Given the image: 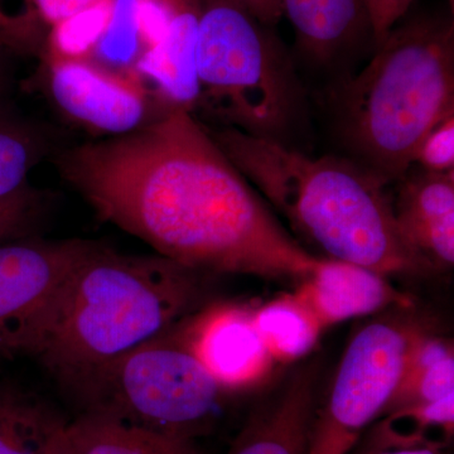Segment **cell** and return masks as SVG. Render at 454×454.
Here are the masks:
<instances>
[{
  "label": "cell",
  "mask_w": 454,
  "mask_h": 454,
  "mask_svg": "<svg viewBox=\"0 0 454 454\" xmlns=\"http://www.w3.org/2000/svg\"><path fill=\"white\" fill-rule=\"evenodd\" d=\"M55 164L101 219L186 267L301 282L318 262L184 107Z\"/></svg>",
  "instance_id": "obj_1"
},
{
  "label": "cell",
  "mask_w": 454,
  "mask_h": 454,
  "mask_svg": "<svg viewBox=\"0 0 454 454\" xmlns=\"http://www.w3.org/2000/svg\"><path fill=\"white\" fill-rule=\"evenodd\" d=\"M206 128L262 200L328 259L385 277L433 271L400 234L389 184L372 169L333 155L309 157L232 128Z\"/></svg>",
  "instance_id": "obj_2"
},
{
  "label": "cell",
  "mask_w": 454,
  "mask_h": 454,
  "mask_svg": "<svg viewBox=\"0 0 454 454\" xmlns=\"http://www.w3.org/2000/svg\"><path fill=\"white\" fill-rule=\"evenodd\" d=\"M212 276L95 243L68 278L33 357L57 380L121 357L207 304Z\"/></svg>",
  "instance_id": "obj_3"
},
{
  "label": "cell",
  "mask_w": 454,
  "mask_h": 454,
  "mask_svg": "<svg viewBox=\"0 0 454 454\" xmlns=\"http://www.w3.org/2000/svg\"><path fill=\"white\" fill-rule=\"evenodd\" d=\"M340 91L339 131L358 163L387 184L413 167L433 127L454 114V28L441 18L395 27Z\"/></svg>",
  "instance_id": "obj_4"
},
{
  "label": "cell",
  "mask_w": 454,
  "mask_h": 454,
  "mask_svg": "<svg viewBox=\"0 0 454 454\" xmlns=\"http://www.w3.org/2000/svg\"><path fill=\"white\" fill-rule=\"evenodd\" d=\"M196 107L220 127L288 145L303 90L288 53L238 0H199Z\"/></svg>",
  "instance_id": "obj_5"
},
{
  "label": "cell",
  "mask_w": 454,
  "mask_h": 454,
  "mask_svg": "<svg viewBox=\"0 0 454 454\" xmlns=\"http://www.w3.org/2000/svg\"><path fill=\"white\" fill-rule=\"evenodd\" d=\"M59 381L83 413L188 439L212 428L229 397L172 331Z\"/></svg>",
  "instance_id": "obj_6"
},
{
  "label": "cell",
  "mask_w": 454,
  "mask_h": 454,
  "mask_svg": "<svg viewBox=\"0 0 454 454\" xmlns=\"http://www.w3.org/2000/svg\"><path fill=\"white\" fill-rule=\"evenodd\" d=\"M428 322L414 307L393 309L363 325L346 346L330 393L316 409L309 454H348L384 414Z\"/></svg>",
  "instance_id": "obj_7"
},
{
  "label": "cell",
  "mask_w": 454,
  "mask_h": 454,
  "mask_svg": "<svg viewBox=\"0 0 454 454\" xmlns=\"http://www.w3.org/2000/svg\"><path fill=\"white\" fill-rule=\"evenodd\" d=\"M95 241L0 244V360L35 356L68 278Z\"/></svg>",
  "instance_id": "obj_8"
},
{
  "label": "cell",
  "mask_w": 454,
  "mask_h": 454,
  "mask_svg": "<svg viewBox=\"0 0 454 454\" xmlns=\"http://www.w3.org/2000/svg\"><path fill=\"white\" fill-rule=\"evenodd\" d=\"M44 62L50 97L71 121L92 133L114 137L145 125L151 98L136 70L50 51L44 52Z\"/></svg>",
  "instance_id": "obj_9"
},
{
  "label": "cell",
  "mask_w": 454,
  "mask_h": 454,
  "mask_svg": "<svg viewBox=\"0 0 454 454\" xmlns=\"http://www.w3.org/2000/svg\"><path fill=\"white\" fill-rule=\"evenodd\" d=\"M170 331L229 396L256 389L276 369L247 304L210 301Z\"/></svg>",
  "instance_id": "obj_10"
},
{
  "label": "cell",
  "mask_w": 454,
  "mask_h": 454,
  "mask_svg": "<svg viewBox=\"0 0 454 454\" xmlns=\"http://www.w3.org/2000/svg\"><path fill=\"white\" fill-rule=\"evenodd\" d=\"M413 167L391 192L394 216L414 253L433 271L448 270L454 264V172Z\"/></svg>",
  "instance_id": "obj_11"
},
{
  "label": "cell",
  "mask_w": 454,
  "mask_h": 454,
  "mask_svg": "<svg viewBox=\"0 0 454 454\" xmlns=\"http://www.w3.org/2000/svg\"><path fill=\"white\" fill-rule=\"evenodd\" d=\"M295 294L313 310L325 330L348 319L415 306L413 297L396 289L389 277L328 258H319Z\"/></svg>",
  "instance_id": "obj_12"
},
{
  "label": "cell",
  "mask_w": 454,
  "mask_h": 454,
  "mask_svg": "<svg viewBox=\"0 0 454 454\" xmlns=\"http://www.w3.org/2000/svg\"><path fill=\"white\" fill-rule=\"evenodd\" d=\"M316 378L303 367L247 418L227 454H309L316 414Z\"/></svg>",
  "instance_id": "obj_13"
},
{
  "label": "cell",
  "mask_w": 454,
  "mask_h": 454,
  "mask_svg": "<svg viewBox=\"0 0 454 454\" xmlns=\"http://www.w3.org/2000/svg\"><path fill=\"white\" fill-rule=\"evenodd\" d=\"M282 14L317 64H330L370 33L365 0H282Z\"/></svg>",
  "instance_id": "obj_14"
},
{
  "label": "cell",
  "mask_w": 454,
  "mask_h": 454,
  "mask_svg": "<svg viewBox=\"0 0 454 454\" xmlns=\"http://www.w3.org/2000/svg\"><path fill=\"white\" fill-rule=\"evenodd\" d=\"M65 433L76 454H203L195 439L164 434L100 414L82 413L66 423Z\"/></svg>",
  "instance_id": "obj_15"
},
{
  "label": "cell",
  "mask_w": 454,
  "mask_h": 454,
  "mask_svg": "<svg viewBox=\"0 0 454 454\" xmlns=\"http://www.w3.org/2000/svg\"><path fill=\"white\" fill-rule=\"evenodd\" d=\"M65 424L40 396L0 378V454H46Z\"/></svg>",
  "instance_id": "obj_16"
},
{
  "label": "cell",
  "mask_w": 454,
  "mask_h": 454,
  "mask_svg": "<svg viewBox=\"0 0 454 454\" xmlns=\"http://www.w3.org/2000/svg\"><path fill=\"white\" fill-rule=\"evenodd\" d=\"M254 321L277 365H289L309 356L325 331L295 292L254 309Z\"/></svg>",
  "instance_id": "obj_17"
},
{
  "label": "cell",
  "mask_w": 454,
  "mask_h": 454,
  "mask_svg": "<svg viewBox=\"0 0 454 454\" xmlns=\"http://www.w3.org/2000/svg\"><path fill=\"white\" fill-rule=\"evenodd\" d=\"M453 348L447 337L430 330L422 334L409 357L402 384L382 415L454 395Z\"/></svg>",
  "instance_id": "obj_18"
},
{
  "label": "cell",
  "mask_w": 454,
  "mask_h": 454,
  "mask_svg": "<svg viewBox=\"0 0 454 454\" xmlns=\"http://www.w3.org/2000/svg\"><path fill=\"white\" fill-rule=\"evenodd\" d=\"M49 152L41 130L17 118L0 103V199L28 184L29 172Z\"/></svg>",
  "instance_id": "obj_19"
},
{
  "label": "cell",
  "mask_w": 454,
  "mask_h": 454,
  "mask_svg": "<svg viewBox=\"0 0 454 454\" xmlns=\"http://www.w3.org/2000/svg\"><path fill=\"white\" fill-rule=\"evenodd\" d=\"M0 46L17 55H41L43 25L32 0H0Z\"/></svg>",
  "instance_id": "obj_20"
},
{
  "label": "cell",
  "mask_w": 454,
  "mask_h": 454,
  "mask_svg": "<svg viewBox=\"0 0 454 454\" xmlns=\"http://www.w3.org/2000/svg\"><path fill=\"white\" fill-rule=\"evenodd\" d=\"M46 211L43 192L29 184L0 199V244L35 236Z\"/></svg>",
  "instance_id": "obj_21"
},
{
  "label": "cell",
  "mask_w": 454,
  "mask_h": 454,
  "mask_svg": "<svg viewBox=\"0 0 454 454\" xmlns=\"http://www.w3.org/2000/svg\"><path fill=\"white\" fill-rule=\"evenodd\" d=\"M413 166L427 172H454V114L424 137L415 151Z\"/></svg>",
  "instance_id": "obj_22"
},
{
  "label": "cell",
  "mask_w": 454,
  "mask_h": 454,
  "mask_svg": "<svg viewBox=\"0 0 454 454\" xmlns=\"http://www.w3.org/2000/svg\"><path fill=\"white\" fill-rule=\"evenodd\" d=\"M446 447L438 442L403 434L380 420L357 454H447Z\"/></svg>",
  "instance_id": "obj_23"
},
{
  "label": "cell",
  "mask_w": 454,
  "mask_h": 454,
  "mask_svg": "<svg viewBox=\"0 0 454 454\" xmlns=\"http://www.w3.org/2000/svg\"><path fill=\"white\" fill-rule=\"evenodd\" d=\"M372 40L378 47L405 16L414 0H365Z\"/></svg>",
  "instance_id": "obj_24"
},
{
  "label": "cell",
  "mask_w": 454,
  "mask_h": 454,
  "mask_svg": "<svg viewBox=\"0 0 454 454\" xmlns=\"http://www.w3.org/2000/svg\"><path fill=\"white\" fill-rule=\"evenodd\" d=\"M104 0H32L35 13L43 26L53 27L98 7Z\"/></svg>",
  "instance_id": "obj_25"
},
{
  "label": "cell",
  "mask_w": 454,
  "mask_h": 454,
  "mask_svg": "<svg viewBox=\"0 0 454 454\" xmlns=\"http://www.w3.org/2000/svg\"><path fill=\"white\" fill-rule=\"evenodd\" d=\"M265 26L276 25L283 17L282 0H238Z\"/></svg>",
  "instance_id": "obj_26"
},
{
  "label": "cell",
  "mask_w": 454,
  "mask_h": 454,
  "mask_svg": "<svg viewBox=\"0 0 454 454\" xmlns=\"http://www.w3.org/2000/svg\"><path fill=\"white\" fill-rule=\"evenodd\" d=\"M8 55V51L0 46V103H5L9 90H11L12 77Z\"/></svg>",
  "instance_id": "obj_27"
},
{
  "label": "cell",
  "mask_w": 454,
  "mask_h": 454,
  "mask_svg": "<svg viewBox=\"0 0 454 454\" xmlns=\"http://www.w3.org/2000/svg\"><path fill=\"white\" fill-rule=\"evenodd\" d=\"M65 427L59 429L55 437L52 438L49 448H47L46 454H76L73 447L68 443L67 437H66Z\"/></svg>",
  "instance_id": "obj_28"
}]
</instances>
